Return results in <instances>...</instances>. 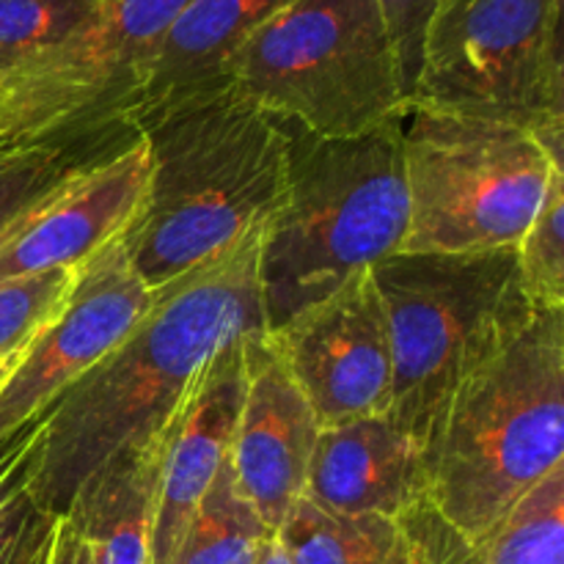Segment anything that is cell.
Wrapping results in <instances>:
<instances>
[{"mask_svg": "<svg viewBox=\"0 0 564 564\" xmlns=\"http://www.w3.org/2000/svg\"><path fill=\"white\" fill-rule=\"evenodd\" d=\"M132 130L147 143L149 182L124 246L147 290L229 251L284 198V130L231 86L176 99Z\"/></svg>", "mask_w": 564, "mask_h": 564, "instance_id": "7a4b0ae2", "label": "cell"}, {"mask_svg": "<svg viewBox=\"0 0 564 564\" xmlns=\"http://www.w3.org/2000/svg\"><path fill=\"white\" fill-rule=\"evenodd\" d=\"M400 532H402V529H400ZM386 564H424V556L419 554L416 545H413L411 540L402 534V540L397 543V549L391 551V556L386 560Z\"/></svg>", "mask_w": 564, "mask_h": 564, "instance_id": "83f0119b", "label": "cell"}, {"mask_svg": "<svg viewBox=\"0 0 564 564\" xmlns=\"http://www.w3.org/2000/svg\"><path fill=\"white\" fill-rule=\"evenodd\" d=\"M20 350H22V347H20ZM20 350H14V352H3V356H0V378H3L6 369H9L11 364H14V358L20 356Z\"/></svg>", "mask_w": 564, "mask_h": 564, "instance_id": "f546056e", "label": "cell"}, {"mask_svg": "<svg viewBox=\"0 0 564 564\" xmlns=\"http://www.w3.org/2000/svg\"><path fill=\"white\" fill-rule=\"evenodd\" d=\"M303 499L336 516L400 521L427 499V457L389 416L330 424L319 430Z\"/></svg>", "mask_w": 564, "mask_h": 564, "instance_id": "9a60e30c", "label": "cell"}, {"mask_svg": "<svg viewBox=\"0 0 564 564\" xmlns=\"http://www.w3.org/2000/svg\"><path fill=\"white\" fill-rule=\"evenodd\" d=\"M262 229L160 290L124 341L44 413L28 485L39 512L64 516L105 463L152 444L224 347L264 334L257 279Z\"/></svg>", "mask_w": 564, "mask_h": 564, "instance_id": "6da1fadb", "label": "cell"}, {"mask_svg": "<svg viewBox=\"0 0 564 564\" xmlns=\"http://www.w3.org/2000/svg\"><path fill=\"white\" fill-rule=\"evenodd\" d=\"M152 446L121 452L86 479L64 516L97 564H152Z\"/></svg>", "mask_w": 564, "mask_h": 564, "instance_id": "ac0fdd59", "label": "cell"}, {"mask_svg": "<svg viewBox=\"0 0 564 564\" xmlns=\"http://www.w3.org/2000/svg\"><path fill=\"white\" fill-rule=\"evenodd\" d=\"M229 86L323 138L361 135L408 108L378 0H292L237 50Z\"/></svg>", "mask_w": 564, "mask_h": 564, "instance_id": "8992f818", "label": "cell"}, {"mask_svg": "<svg viewBox=\"0 0 564 564\" xmlns=\"http://www.w3.org/2000/svg\"><path fill=\"white\" fill-rule=\"evenodd\" d=\"M292 0H187L165 33L124 124L193 94L229 86L237 50Z\"/></svg>", "mask_w": 564, "mask_h": 564, "instance_id": "2e32d148", "label": "cell"}, {"mask_svg": "<svg viewBox=\"0 0 564 564\" xmlns=\"http://www.w3.org/2000/svg\"><path fill=\"white\" fill-rule=\"evenodd\" d=\"M50 521H53V518H42V521H39L36 527H33L31 532L20 540V543H17V549L11 551L9 560H6L3 564H36L39 549H42L44 534H47V529H50Z\"/></svg>", "mask_w": 564, "mask_h": 564, "instance_id": "4316f807", "label": "cell"}, {"mask_svg": "<svg viewBox=\"0 0 564 564\" xmlns=\"http://www.w3.org/2000/svg\"><path fill=\"white\" fill-rule=\"evenodd\" d=\"M246 341L224 347L154 435L152 564H171L198 501L229 457L246 394Z\"/></svg>", "mask_w": 564, "mask_h": 564, "instance_id": "4fadbf2b", "label": "cell"}, {"mask_svg": "<svg viewBox=\"0 0 564 564\" xmlns=\"http://www.w3.org/2000/svg\"><path fill=\"white\" fill-rule=\"evenodd\" d=\"M408 253L518 246L564 171L527 130L408 105L400 119Z\"/></svg>", "mask_w": 564, "mask_h": 564, "instance_id": "52a82bcc", "label": "cell"}, {"mask_svg": "<svg viewBox=\"0 0 564 564\" xmlns=\"http://www.w3.org/2000/svg\"><path fill=\"white\" fill-rule=\"evenodd\" d=\"M564 466V308L534 312L452 394L427 449V501L485 532Z\"/></svg>", "mask_w": 564, "mask_h": 564, "instance_id": "277c9868", "label": "cell"}, {"mask_svg": "<svg viewBox=\"0 0 564 564\" xmlns=\"http://www.w3.org/2000/svg\"><path fill=\"white\" fill-rule=\"evenodd\" d=\"M147 182L149 152L138 132L72 171L0 237V284L86 262L130 229Z\"/></svg>", "mask_w": 564, "mask_h": 564, "instance_id": "7c38bea8", "label": "cell"}, {"mask_svg": "<svg viewBox=\"0 0 564 564\" xmlns=\"http://www.w3.org/2000/svg\"><path fill=\"white\" fill-rule=\"evenodd\" d=\"M323 427L389 416L394 391L389 323L372 273L352 275L268 334Z\"/></svg>", "mask_w": 564, "mask_h": 564, "instance_id": "8fae6325", "label": "cell"}, {"mask_svg": "<svg viewBox=\"0 0 564 564\" xmlns=\"http://www.w3.org/2000/svg\"><path fill=\"white\" fill-rule=\"evenodd\" d=\"M36 564H97L94 562L91 545L72 523L69 516H55L50 521L44 543L39 549Z\"/></svg>", "mask_w": 564, "mask_h": 564, "instance_id": "484cf974", "label": "cell"}, {"mask_svg": "<svg viewBox=\"0 0 564 564\" xmlns=\"http://www.w3.org/2000/svg\"><path fill=\"white\" fill-rule=\"evenodd\" d=\"M397 523L424 564H564V466L474 538L455 532L427 499Z\"/></svg>", "mask_w": 564, "mask_h": 564, "instance_id": "e0dca14e", "label": "cell"}, {"mask_svg": "<svg viewBox=\"0 0 564 564\" xmlns=\"http://www.w3.org/2000/svg\"><path fill=\"white\" fill-rule=\"evenodd\" d=\"M400 119L361 135L323 138L279 119L286 187L259 237L264 334L402 251L408 193Z\"/></svg>", "mask_w": 564, "mask_h": 564, "instance_id": "3957f363", "label": "cell"}, {"mask_svg": "<svg viewBox=\"0 0 564 564\" xmlns=\"http://www.w3.org/2000/svg\"><path fill=\"white\" fill-rule=\"evenodd\" d=\"M99 0H0V80L69 36Z\"/></svg>", "mask_w": 564, "mask_h": 564, "instance_id": "603a6c76", "label": "cell"}, {"mask_svg": "<svg viewBox=\"0 0 564 564\" xmlns=\"http://www.w3.org/2000/svg\"><path fill=\"white\" fill-rule=\"evenodd\" d=\"M130 135H135V130L119 124L86 135L0 149V237L72 171L113 152Z\"/></svg>", "mask_w": 564, "mask_h": 564, "instance_id": "ffe728a7", "label": "cell"}, {"mask_svg": "<svg viewBox=\"0 0 564 564\" xmlns=\"http://www.w3.org/2000/svg\"><path fill=\"white\" fill-rule=\"evenodd\" d=\"M257 564H286V556H284V551H281V545H279V540H275V534L268 540V545H264L262 554H259Z\"/></svg>", "mask_w": 564, "mask_h": 564, "instance_id": "f1b7e54d", "label": "cell"}, {"mask_svg": "<svg viewBox=\"0 0 564 564\" xmlns=\"http://www.w3.org/2000/svg\"><path fill=\"white\" fill-rule=\"evenodd\" d=\"M518 281L540 312L564 308V171L551 176L538 215L516 246Z\"/></svg>", "mask_w": 564, "mask_h": 564, "instance_id": "7402d4cb", "label": "cell"}, {"mask_svg": "<svg viewBox=\"0 0 564 564\" xmlns=\"http://www.w3.org/2000/svg\"><path fill=\"white\" fill-rule=\"evenodd\" d=\"M77 268H58L0 284V356L25 347L69 297Z\"/></svg>", "mask_w": 564, "mask_h": 564, "instance_id": "cb8c5ba5", "label": "cell"}, {"mask_svg": "<svg viewBox=\"0 0 564 564\" xmlns=\"http://www.w3.org/2000/svg\"><path fill=\"white\" fill-rule=\"evenodd\" d=\"M185 6L187 0H99L69 36L0 80V149L124 124Z\"/></svg>", "mask_w": 564, "mask_h": 564, "instance_id": "9c48e42d", "label": "cell"}, {"mask_svg": "<svg viewBox=\"0 0 564 564\" xmlns=\"http://www.w3.org/2000/svg\"><path fill=\"white\" fill-rule=\"evenodd\" d=\"M378 3L383 11L386 28H389L391 44H394L397 64H400L402 91L411 102L419 77V61H422L424 33L444 0H378Z\"/></svg>", "mask_w": 564, "mask_h": 564, "instance_id": "d4e9b609", "label": "cell"}, {"mask_svg": "<svg viewBox=\"0 0 564 564\" xmlns=\"http://www.w3.org/2000/svg\"><path fill=\"white\" fill-rule=\"evenodd\" d=\"M369 273L394 358L389 419L427 457L457 386L540 308H532L521 290L516 246L468 253L400 251Z\"/></svg>", "mask_w": 564, "mask_h": 564, "instance_id": "5b68a950", "label": "cell"}, {"mask_svg": "<svg viewBox=\"0 0 564 564\" xmlns=\"http://www.w3.org/2000/svg\"><path fill=\"white\" fill-rule=\"evenodd\" d=\"M408 105L516 124L562 163V0H444Z\"/></svg>", "mask_w": 564, "mask_h": 564, "instance_id": "ba28073f", "label": "cell"}, {"mask_svg": "<svg viewBox=\"0 0 564 564\" xmlns=\"http://www.w3.org/2000/svg\"><path fill=\"white\" fill-rule=\"evenodd\" d=\"M42 518H44V512H42V516H39V518H36V521H33V523H31V527H28V529H25V532H22V534H20V540H22V538H25V534H28V532H31V529H33V527H36V523H39V521H42ZM20 540H17V543H20ZM17 543H14V545H11V549H9V551H6V554H3V556H0V564H3L6 560H9V554H11V551H14V549H17Z\"/></svg>", "mask_w": 564, "mask_h": 564, "instance_id": "4dcf8cb0", "label": "cell"}, {"mask_svg": "<svg viewBox=\"0 0 564 564\" xmlns=\"http://www.w3.org/2000/svg\"><path fill=\"white\" fill-rule=\"evenodd\" d=\"M273 532L240 494L226 460L198 501L171 564H257Z\"/></svg>", "mask_w": 564, "mask_h": 564, "instance_id": "44dd1931", "label": "cell"}, {"mask_svg": "<svg viewBox=\"0 0 564 564\" xmlns=\"http://www.w3.org/2000/svg\"><path fill=\"white\" fill-rule=\"evenodd\" d=\"M158 292L132 270L124 235L77 264L61 312L42 325L0 378V441L55 405L147 317Z\"/></svg>", "mask_w": 564, "mask_h": 564, "instance_id": "30bf717a", "label": "cell"}, {"mask_svg": "<svg viewBox=\"0 0 564 564\" xmlns=\"http://www.w3.org/2000/svg\"><path fill=\"white\" fill-rule=\"evenodd\" d=\"M286 564H386L402 540L383 516H336L297 499L275 532Z\"/></svg>", "mask_w": 564, "mask_h": 564, "instance_id": "d6986e66", "label": "cell"}, {"mask_svg": "<svg viewBox=\"0 0 564 564\" xmlns=\"http://www.w3.org/2000/svg\"><path fill=\"white\" fill-rule=\"evenodd\" d=\"M319 430L323 424L268 334L251 336L246 394L226 460L240 494L273 534L303 496Z\"/></svg>", "mask_w": 564, "mask_h": 564, "instance_id": "5bb4252c", "label": "cell"}]
</instances>
